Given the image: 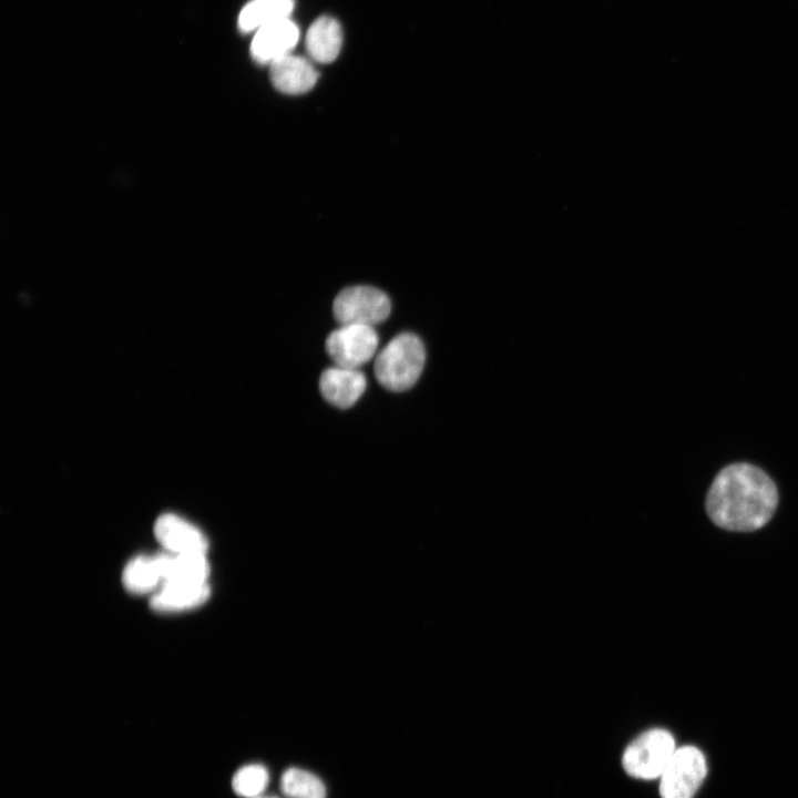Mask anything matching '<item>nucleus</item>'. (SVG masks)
<instances>
[{
  "instance_id": "obj_1",
  "label": "nucleus",
  "mask_w": 798,
  "mask_h": 798,
  "mask_svg": "<svg viewBox=\"0 0 798 798\" xmlns=\"http://www.w3.org/2000/svg\"><path fill=\"white\" fill-rule=\"evenodd\" d=\"M777 504L775 482L764 470L746 462L720 470L705 502L709 519L730 531L760 529L771 519Z\"/></svg>"
},
{
  "instance_id": "obj_2",
  "label": "nucleus",
  "mask_w": 798,
  "mask_h": 798,
  "mask_svg": "<svg viewBox=\"0 0 798 798\" xmlns=\"http://www.w3.org/2000/svg\"><path fill=\"white\" fill-rule=\"evenodd\" d=\"M424 358V347L418 336L410 332L399 334L377 355L376 378L388 390H407L421 375Z\"/></svg>"
},
{
  "instance_id": "obj_3",
  "label": "nucleus",
  "mask_w": 798,
  "mask_h": 798,
  "mask_svg": "<svg viewBox=\"0 0 798 798\" xmlns=\"http://www.w3.org/2000/svg\"><path fill=\"white\" fill-rule=\"evenodd\" d=\"M676 750L671 733L649 729L635 738L624 750L622 765L634 778H659Z\"/></svg>"
},
{
  "instance_id": "obj_4",
  "label": "nucleus",
  "mask_w": 798,
  "mask_h": 798,
  "mask_svg": "<svg viewBox=\"0 0 798 798\" xmlns=\"http://www.w3.org/2000/svg\"><path fill=\"white\" fill-rule=\"evenodd\" d=\"M390 309L389 297L371 286L347 287L336 296L332 305L334 316L341 325L374 327L387 319Z\"/></svg>"
},
{
  "instance_id": "obj_5",
  "label": "nucleus",
  "mask_w": 798,
  "mask_h": 798,
  "mask_svg": "<svg viewBox=\"0 0 798 798\" xmlns=\"http://www.w3.org/2000/svg\"><path fill=\"white\" fill-rule=\"evenodd\" d=\"M707 773L703 753L694 746L677 748L663 771L662 798H693Z\"/></svg>"
},
{
  "instance_id": "obj_6",
  "label": "nucleus",
  "mask_w": 798,
  "mask_h": 798,
  "mask_svg": "<svg viewBox=\"0 0 798 798\" xmlns=\"http://www.w3.org/2000/svg\"><path fill=\"white\" fill-rule=\"evenodd\" d=\"M378 342L372 326L348 324L330 332L326 350L337 366L359 369L375 356Z\"/></svg>"
},
{
  "instance_id": "obj_7",
  "label": "nucleus",
  "mask_w": 798,
  "mask_h": 798,
  "mask_svg": "<svg viewBox=\"0 0 798 798\" xmlns=\"http://www.w3.org/2000/svg\"><path fill=\"white\" fill-rule=\"evenodd\" d=\"M153 530L157 542L166 552L207 553L208 541L203 532L176 514L160 515Z\"/></svg>"
},
{
  "instance_id": "obj_8",
  "label": "nucleus",
  "mask_w": 798,
  "mask_h": 798,
  "mask_svg": "<svg viewBox=\"0 0 798 798\" xmlns=\"http://www.w3.org/2000/svg\"><path fill=\"white\" fill-rule=\"evenodd\" d=\"M298 39V27L289 18L269 23L255 31L250 45L252 57L256 62L269 65L291 53Z\"/></svg>"
},
{
  "instance_id": "obj_9",
  "label": "nucleus",
  "mask_w": 798,
  "mask_h": 798,
  "mask_svg": "<svg viewBox=\"0 0 798 798\" xmlns=\"http://www.w3.org/2000/svg\"><path fill=\"white\" fill-rule=\"evenodd\" d=\"M366 377L355 368L335 366L320 376L319 389L323 397L338 408L352 406L366 389Z\"/></svg>"
},
{
  "instance_id": "obj_10",
  "label": "nucleus",
  "mask_w": 798,
  "mask_h": 798,
  "mask_svg": "<svg viewBox=\"0 0 798 798\" xmlns=\"http://www.w3.org/2000/svg\"><path fill=\"white\" fill-rule=\"evenodd\" d=\"M269 78L275 89L296 95L311 90L318 73L309 60L289 53L269 64Z\"/></svg>"
},
{
  "instance_id": "obj_11",
  "label": "nucleus",
  "mask_w": 798,
  "mask_h": 798,
  "mask_svg": "<svg viewBox=\"0 0 798 798\" xmlns=\"http://www.w3.org/2000/svg\"><path fill=\"white\" fill-rule=\"evenodd\" d=\"M164 583H207L206 554L162 552L155 555Z\"/></svg>"
},
{
  "instance_id": "obj_12",
  "label": "nucleus",
  "mask_w": 798,
  "mask_h": 798,
  "mask_svg": "<svg viewBox=\"0 0 798 798\" xmlns=\"http://www.w3.org/2000/svg\"><path fill=\"white\" fill-rule=\"evenodd\" d=\"M209 594L207 583H164L152 594L150 603L157 612H177L203 604Z\"/></svg>"
},
{
  "instance_id": "obj_13",
  "label": "nucleus",
  "mask_w": 798,
  "mask_h": 798,
  "mask_svg": "<svg viewBox=\"0 0 798 798\" xmlns=\"http://www.w3.org/2000/svg\"><path fill=\"white\" fill-rule=\"evenodd\" d=\"M306 50L309 57L320 63L332 62L339 54L342 32L339 22L331 17H320L308 28Z\"/></svg>"
},
{
  "instance_id": "obj_14",
  "label": "nucleus",
  "mask_w": 798,
  "mask_h": 798,
  "mask_svg": "<svg viewBox=\"0 0 798 798\" xmlns=\"http://www.w3.org/2000/svg\"><path fill=\"white\" fill-rule=\"evenodd\" d=\"M294 0H252L238 16L243 32L257 31L264 25L289 18Z\"/></svg>"
},
{
  "instance_id": "obj_15",
  "label": "nucleus",
  "mask_w": 798,
  "mask_h": 798,
  "mask_svg": "<svg viewBox=\"0 0 798 798\" xmlns=\"http://www.w3.org/2000/svg\"><path fill=\"white\" fill-rule=\"evenodd\" d=\"M122 580L124 587L133 594H154L163 584L156 556L132 559L123 570Z\"/></svg>"
},
{
  "instance_id": "obj_16",
  "label": "nucleus",
  "mask_w": 798,
  "mask_h": 798,
  "mask_svg": "<svg viewBox=\"0 0 798 798\" xmlns=\"http://www.w3.org/2000/svg\"><path fill=\"white\" fill-rule=\"evenodd\" d=\"M280 789L288 798H326L324 782L314 774L295 767L283 773Z\"/></svg>"
},
{
  "instance_id": "obj_17",
  "label": "nucleus",
  "mask_w": 798,
  "mask_h": 798,
  "mask_svg": "<svg viewBox=\"0 0 798 798\" xmlns=\"http://www.w3.org/2000/svg\"><path fill=\"white\" fill-rule=\"evenodd\" d=\"M269 776L265 766L250 764L239 768L233 777L235 794L245 798L260 796L268 785Z\"/></svg>"
},
{
  "instance_id": "obj_18",
  "label": "nucleus",
  "mask_w": 798,
  "mask_h": 798,
  "mask_svg": "<svg viewBox=\"0 0 798 798\" xmlns=\"http://www.w3.org/2000/svg\"><path fill=\"white\" fill-rule=\"evenodd\" d=\"M254 798H278V797H274V796H257V797H254Z\"/></svg>"
}]
</instances>
